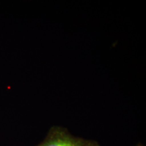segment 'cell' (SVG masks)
Wrapping results in <instances>:
<instances>
[{
    "mask_svg": "<svg viewBox=\"0 0 146 146\" xmlns=\"http://www.w3.org/2000/svg\"><path fill=\"white\" fill-rule=\"evenodd\" d=\"M36 146H101L98 141L71 134L67 128L54 125L50 128L44 139Z\"/></svg>",
    "mask_w": 146,
    "mask_h": 146,
    "instance_id": "6da1fadb",
    "label": "cell"
}]
</instances>
